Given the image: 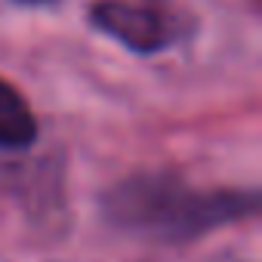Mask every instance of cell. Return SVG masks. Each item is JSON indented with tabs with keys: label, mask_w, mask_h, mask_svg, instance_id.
<instances>
[{
	"label": "cell",
	"mask_w": 262,
	"mask_h": 262,
	"mask_svg": "<svg viewBox=\"0 0 262 262\" xmlns=\"http://www.w3.org/2000/svg\"><path fill=\"white\" fill-rule=\"evenodd\" d=\"M105 219L129 234L185 244L259 213L256 188H198L170 170L133 173L102 198Z\"/></svg>",
	"instance_id": "6da1fadb"
},
{
	"label": "cell",
	"mask_w": 262,
	"mask_h": 262,
	"mask_svg": "<svg viewBox=\"0 0 262 262\" xmlns=\"http://www.w3.org/2000/svg\"><path fill=\"white\" fill-rule=\"evenodd\" d=\"M90 25L136 56H158L185 34V22L136 0H99L86 10Z\"/></svg>",
	"instance_id": "7a4b0ae2"
},
{
	"label": "cell",
	"mask_w": 262,
	"mask_h": 262,
	"mask_svg": "<svg viewBox=\"0 0 262 262\" xmlns=\"http://www.w3.org/2000/svg\"><path fill=\"white\" fill-rule=\"evenodd\" d=\"M37 117L28 105V99L0 77V148L4 151H25L37 142Z\"/></svg>",
	"instance_id": "3957f363"
},
{
	"label": "cell",
	"mask_w": 262,
	"mask_h": 262,
	"mask_svg": "<svg viewBox=\"0 0 262 262\" xmlns=\"http://www.w3.org/2000/svg\"><path fill=\"white\" fill-rule=\"evenodd\" d=\"M19 7H50V4H56V0H16Z\"/></svg>",
	"instance_id": "277c9868"
}]
</instances>
